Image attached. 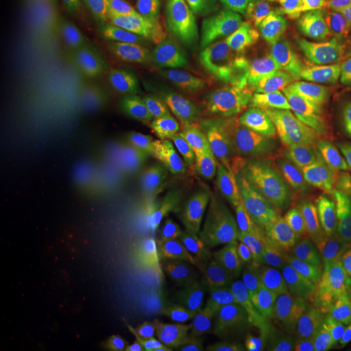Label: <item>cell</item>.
Here are the masks:
<instances>
[{"instance_id":"cell-1","label":"cell","mask_w":351,"mask_h":351,"mask_svg":"<svg viewBox=\"0 0 351 351\" xmlns=\"http://www.w3.org/2000/svg\"><path fill=\"white\" fill-rule=\"evenodd\" d=\"M216 39L223 49L263 64L310 88H317L332 77V59L319 37H295L276 27L254 32L217 30Z\"/></svg>"},{"instance_id":"cell-2","label":"cell","mask_w":351,"mask_h":351,"mask_svg":"<svg viewBox=\"0 0 351 351\" xmlns=\"http://www.w3.org/2000/svg\"><path fill=\"white\" fill-rule=\"evenodd\" d=\"M298 311L254 282L226 288L215 303L213 315L247 345L265 348L282 337Z\"/></svg>"},{"instance_id":"cell-3","label":"cell","mask_w":351,"mask_h":351,"mask_svg":"<svg viewBox=\"0 0 351 351\" xmlns=\"http://www.w3.org/2000/svg\"><path fill=\"white\" fill-rule=\"evenodd\" d=\"M143 120L164 147L177 156L201 152L213 137L210 123L178 90L143 101Z\"/></svg>"},{"instance_id":"cell-4","label":"cell","mask_w":351,"mask_h":351,"mask_svg":"<svg viewBox=\"0 0 351 351\" xmlns=\"http://www.w3.org/2000/svg\"><path fill=\"white\" fill-rule=\"evenodd\" d=\"M213 95L226 112L247 124L290 126L302 119L300 101L284 88L220 84Z\"/></svg>"},{"instance_id":"cell-5","label":"cell","mask_w":351,"mask_h":351,"mask_svg":"<svg viewBox=\"0 0 351 351\" xmlns=\"http://www.w3.org/2000/svg\"><path fill=\"white\" fill-rule=\"evenodd\" d=\"M216 159L224 175L241 188L274 189L278 184L276 159L258 142L237 137L221 139Z\"/></svg>"},{"instance_id":"cell-6","label":"cell","mask_w":351,"mask_h":351,"mask_svg":"<svg viewBox=\"0 0 351 351\" xmlns=\"http://www.w3.org/2000/svg\"><path fill=\"white\" fill-rule=\"evenodd\" d=\"M239 213L247 226L264 237L298 243L306 239L287 197L274 189L250 190L239 202Z\"/></svg>"},{"instance_id":"cell-7","label":"cell","mask_w":351,"mask_h":351,"mask_svg":"<svg viewBox=\"0 0 351 351\" xmlns=\"http://www.w3.org/2000/svg\"><path fill=\"white\" fill-rule=\"evenodd\" d=\"M302 119L322 136L351 137V84L330 77L315 88L302 108Z\"/></svg>"},{"instance_id":"cell-8","label":"cell","mask_w":351,"mask_h":351,"mask_svg":"<svg viewBox=\"0 0 351 351\" xmlns=\"http://www.w3.org/2000/svg\"><path fill=\"white\" fill-rule=\"evenodd\" d=\"M114 58L126 82L143 101L175 90V82L158 56L137 40L119 36Z\"/></svg>"},{"instance_id":"cell-9","label":"cell","mask_w":351,"mask_h":351,"mask_svg":"<svg viewBox=\"0 0 351 351\" xmlns=\"http://www.w3.org/2000/svg\"><path fill=\"white\" fill-rule=\"evenodd\" d=\"M197 63L203 75L220 84L284 88L290 82L289 75L223 47L202 51Z\"/></svg>"},{"instance_id":"cell-10","label":"cell","mask_w":351,"mask_h":351,"mask_svg":"<svg viewBox=\"0 0 351 351\" xmlns=\"http://www.w3.org/2000/svg\"><path fill=\"white\" fill-rule=\"evenodd\" d=\"M339 278H316L306 284L304 310L351 349V298Z\"/></svg>"},{"instance_id":"cell-11","label":"cell","mask_w":351,"mask_h":351,"mask_svg":"<svg viewBox=\"0 0 351 351\" xmlns=\"http://www.w3.org/2000/svg\"><path fill=\"white\" fill-rule=\"evenodd\" d=\"M300 252L320 278H341L351 268V239L341 228L306 239Z\"/></svg>"},{"instance_id":"cell-12","label":"cell","mask_w":351,"mask_h":351,"mask_svg":"<svg viewBox=\"0 0 351 351\" xmlns=\"http://www.w3.org/2000/svg\"><path fill=\"white\" fill-rule=\"evenodd\" d=\"M285 197L308 239L341 228L337 213L322 193L295 189Z\"/></svg>"},{"instance_id":"cell-13","label":"cell","mask_w":351,"mask_h":351,"mask_svg":"<svg viewBox=\"0 0 351 351\" xmlns=\"http://www.w3.org/2000/svg\"><path fill=\"white\" fill-rule=\"evenodd\" d=\"M173 16L197 50H208L216 39V0H176Z\"/></svg>"},{"instance_id":"cell-14","label":"cell","mask_w":351,"mask_h":351,"mask_svg":"<svg viewBox=\"0 0 351 351\" xmlns=\"http://www.w3.org/2000/svg\"><path fill=\"white\" fill-rule=\"evenodd\" d=\"M254 282L277 298L288 302L300 311L304 310L307 277L301 271H294L275 264H262L254 269Z\"/></svg>"},{"instance_id":"cell-15","label":"cell","mask_w":351,"mask_h":351,"mask_svg":"<svg viewBox=\"0 0 351 351\" xmlns=\"http://www.w3.org/2000/svg\"><path fill=\"white\" fill-rule=\"evenodd\" d=\"M320 13V0H275L272 7L277 27L295 37H317Z\"/></svg>"},{"instance_id":"cell-16","label":"cell","mask_w":351,"mask_h":351,"mask_svg":"<svg viewBox=\"0 0 351 351\" xmlns=\"http://www.w3.org/2000/svg\"><path fill=\"white\" fill-rule=\"evenodd\" d=\"M276 27L275 21L251 0H216V32H254Z\"/></svg>"},{"instance_id":"cell-17","label":"cell","mask_w":351,"mask_h":351,"mask_svg":"<svg viewBox=\"0 0 351 351\" xmlns=\"http://www.w3.org/2000/svg\"><path fill=\"white\" fill-rule=\"evenodd\" d=\"M332 33L335 58L351 75V0H333Z\"/></svg>"},{"instance_id":"cell-18","label":"cell","mask_w":351,"mask_h":351,"mask_svg":"<svg viewBox=\"0 0 351 351\" xmlns=\"http://www.w3.org/2000/svg\"><path fill=\"white\" fill-rule=\"evenodd\" d=\"M147 351H195L194 328L181 322L165 323L151 332Z\"/></svg>"},{"instance_id":"cell-19","label":"cell","mask_w":351,"mask_h":351,"mask_svg":"<svg viewBox=\"0 0 351 351\" xmlns=\"http://www.w3.org/2000/svg\"><path fill=\"white\" fill-rule=\"evenodd\" d=\"M336 341L324 326H310L290 339L282 351H335Z\"/></svg>"},{"instance_id":"cell-20","label":"cell","mask_w":351,"mask_h":351,"mask_svg":"<svg viewBox=\"0 0 351 351\" xmlns=\"http://www.w3.org/2000/svg\"><path fill=\"white\" fill-rule=\"evenodd\" d=\"M133 20L145 30H154L163 24L164 7L162 0H124Z\"/></svg>"},{"instance_id":"cell-21","label":"cell","mask_w":351,"mask_h":351,"mask_svg":"<svg viewBox=\"0 0 351 351\" xmlns=\"http://www.w3.org/2000/svg\"><path fill=\"white\" fill-rule=\"evenodd\" d=\"M322 194L337 213L341 223L351 232V185L349 184H326Z\"/></svg>"},{"instance_id":"cell-22","label":"cell","mask_w":351,"mask_h":351,"mask_svg":"<svg viewBox=\"0 0 351 351\" xmlns=\"http://www.w3.org/2000/svg\"><path fill=\"white\" fill-rule=\"evenodd\" d=\"M323 150L351 172V139H336L326 142L323 145Z\"/></svg>"},{"instance_id":"cell-23","label":"cell","mask_w":351,"mask_h":351,"mask_svg":"<svg viewBox=\"0 0 351 351\" xmlns=\"http://www.w3.org/2000/svg\"><path fill=\"white\" fill-rule=\"evenodd\" d=\"M97 1L101 3V5L110 13H112L114 11L116 3H117V0H97Z\"/></svg>"},{"instance_id":"cell-24","label":"cell","mask_w":351,"mask_h":351,"mask_svg":"<svg viewBox=\"0 0 351 351\" xmlns=\"http://www.w3.org/2000/svg\"><path fill=\"white\" fill-rule=\"evenodd\" d=\"M339 280L346 285V288L349 289V291L351 293V268L349 271H346Z\"/></svg>"},{"instance_id":"cell-25","label":"cell","mask_w":351,"mask_h":351,"mask_svg":"<svg viewBox=\"0 0 351 351\" xmlns=\"http://www.w3.org/2000/svg\"><path fill=\"white\" fill-rule=\"evenodd\" d=\"M163 1L164 7L168 12L173 14V10H175L176 0H162Z\"/></svg>"}]
</instances>
